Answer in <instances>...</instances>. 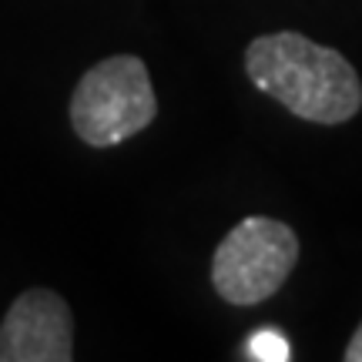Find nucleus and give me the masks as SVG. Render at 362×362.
<instances>
[{
	"label": "nucleus",
	"mask_w": 362,
	"mask_h": 362,
	"mask_svg": "<svg viewBox=\"0 0 362 362\" xmlns=\"http://www.w3.org/2000/svg\"><path fill=\"white\" fill-rule=\"evenodd\" d=\"M248 81L312 124H342L362 107L356 67L332 47L296 30L255 37L245 51Z\"/></svg>",
	"instance_id": "f257e3e1"
},
{
	"label": "nucleus",
	"mask_w": 362,
	"mask_h": 362,
	"mask_svg": "<svg viewBox=\"0 0 362 362\" xmlns=\"http://www.w3.org/2000/svg\"><path fill=\"white\" fill-rule=\"evenodd\" d=\"M158 115L151 74L141 57L115 54L78 81L71 98V124L90 148H115L141 134Z\"/></svg>",
	"instance_id": "f03ea898"
},
{
	"label": "nucleus",
	"mask_w": 362,
	"mask_h": 362,
	"mask_svg": "<svg viewBox=\"0 0 362 362\" xmlns=\"http://www.w3.org/2000/svg\"><path fill=\"white\" fill-rule=\"evenodd\" d=\"M298 262V235L279 218L248 215L211 259V285L232 305H259L285 285Z\"/></svg>",
	"instance_id": "7ed1b4c3"
},
{
	"label": "nucleus",
	"mask_w": 362,
	"mask_h": 362,
	"mask_svg": "<svg viewBox=\"0 0 362 362\" xmlns=\"http://www.w3.org/2000/svg\"><path fill=\"white\" fill-rule=\"evenodd\" d=\"M74 319L51 288H27L0 322V362H71Z\"/></svg>",
	"instance_id": "20e7f679"
},
{
	"label": "nucleus",
	"mask_w": 362,
	"mask_h": 362,
	"mask_svg": "<svg viewBox=\"0 0 362 362\" xmlns=\"http://www.w3.org/2000/svg\"><path fill=\"white\" fill-rule=\"evenodd\" d=\"M248 359L259 362H288L292 349H288V339L279 329H259L248 336Z\"/></svg>",
	"instance_id": "39448f33"
},
{
	"label": "nucleus",
	"mask_w": 362,
	"mask_h": 362,
	"mask_svg": "<svg viewBox=\"0 0 362 362\" xmlns=\"http://www.w3.org/2000/svg\"><path fill=\"white\" fill-rule=\"evenodd\" d=\"M342 359L346 362H362V322H359V329L352 332L349 346H346V352H342Z\"/></svg>",
	"instance_id": "423d86ee"
}]
</instances>
